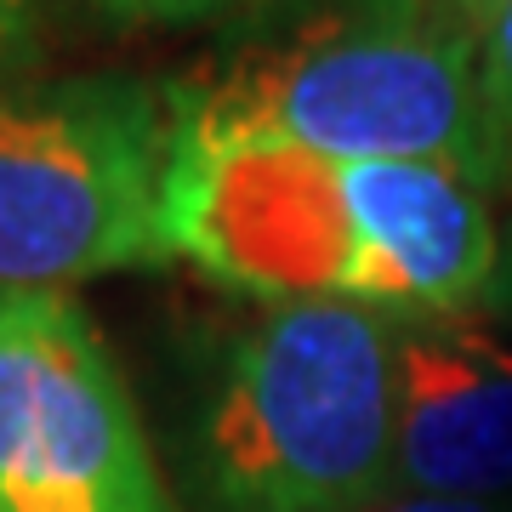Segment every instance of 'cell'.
Wrapping results in <instances>:
<instances>
[{"mask_svg": "<svg viewBox=\"0 0 512 512\" xmlns=\"http://www.w3.org/2000/svg\"><path fill=\"white\" fill-rule=\"evenodd\" d=\"M165 251L256 302H359L450 319L495 279V217L473 177L427 160H336L171 114Z\"/></svg>", "mask_w": 512, "mask_h": 512, "instance_id": "1", "label": "cell"}, {"mask_svg": "<svg viewBox=\"0 0 512 512\" xmlns=\"http://www.w3.org/2000/svg\"><path fill=\"white\" fill-rule=\"evenodd\" d=\"M478 29L439 0H308L165 103L188 126L256 131L336 160H427L478 188L512 171Z\"/></svg>", "mask_w": 512, "mask_h": 512, "instance_id": "2", "label": "cell"}, {"mask_svg": "<svg viewBox=\"0 0 512 512\" xmlns=\"http://www.w3.org/2000/svg\"><path fill=\"white\" fill-rule=\"evenodd\" d=\"M200 512H353L393 490V319L279 302L222 348L194 410Z\"/></svg>", "mask_w": 512, "mask_h": 512, "instance_id": "3", "label": "cell"}, {"mask_svg": "<svg viewBox=\"0 0 512 512\" xmlns=\"http://www.w3.org/2000/svg\"><path fill=\"white\" fill-rule=\"evenodd\" d=\"M171 103L137 74L0 86V291L160 268Z\"/></svg>", "mask_w": 512, "mask_h": 512, "instance_id": "4", "label": "cell"}, {"mask_svg": "<svg viewBox=\"0 0 512 512\" xmlns=\"http://www.w3.org/2000/svg\"><path fill=\"white\" fill-rule=\"evenodd\" d=\"M0 512H183L69 291H0Z\"/></svg>", "mask_w": 512, "mask_h": 512, "instance_id": "5", "label": "cell"}, {"mask_svg": "<svg viewBox=\"0 0 512 512\" xmlns=\"http://www.w3.org/2000/svg\"><path fill=\"white\" fill-rule=\"evenodd\" d=\"M393 490L512 495V336L450 319H393Z\"/></svg>", "mask_w": 512, "mask_h": 512, "instance_id": "6", "label": "cell"}, {"mask_svg": "<svg viewBox=\"0 0 512 512\" xmlns=\"http://www.w3.org/2000/svg\"><path fill=\"white\" fill-rule=\"evenodd\" d=\"M484 92H490L495 126H501V143L512 154V0L484 23Z\"/></svg>", "mask_w": 512, "mask_h": 512, "instance_id": "7", "label": "cell"}, {"mask_svg": "<svg viewBox=\"0 0 512 512\" xmlns=\"http://www.w3.org/2000/svg\"><path fill=\"white\" fill-rule=\"evenodd\" d=\"M40 63V6L35 0H0V86L29 80Z\"/></svg>", "mask_w": 512, "mask_h": 512, "instance_id": "8", "label": "cell"}, {"mask_svg": "<svg viewBox=\"0 0 512 512\" xmlns=\"http://www.w3.org/2000/svg\"><path fill=\"white\" fill-rule=\"evenodd\" d=\"M92 6L120 23H205V18H222V12L262 6V0H92Z\"/></svg>", "mask_w": 512, "mask_h": 512, "instance_id": "9", "label": "cell"}, {"mask_svg": "<svg viewBox=\"0 0 512 512\" xmlns=\"http://www.w3.org/2000/svg\"><path fill=\"white\" fill-rule=\"evenodd\" d=\"M353 512H507V507H490V501H450V495H410V490H387L376 501Z\"/></svg>", "mask_w": 512, "mask_h": 512, "instance_id": "10", "label": "cell"}, {"mask_svg": "<svg viewBox=\"0 0 512 512\" xmlns=\"http://www.w3.org/2000/svg\"><path fill=\"white\" fill-rule=\"evenodd\" d=\"M439 6H444V12H456L467 29H478V35H484V23H490L495 12L507 6V0H439Z\"/></svg>", "mask_w": 512, "mask_h": 512, "instance_id": "11", "label": "cell"}]
</instances>
